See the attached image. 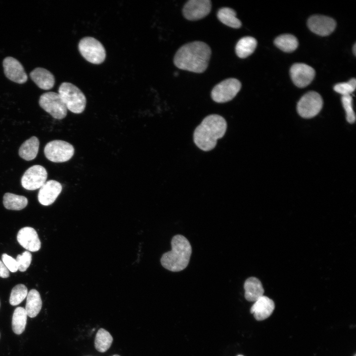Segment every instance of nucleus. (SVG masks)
<instances>
[{
	"mask_svg": "<svg viewBox=\"0 0 356 356\" xmlns=\"http://www.w3.org/2000/svg\"><path fill=\"white\" fill-rule=\"evenodd\" d=\"M211 50L206 43L194 41L181 46L174 58L178 68L194 73L204 72L208 67Z\"/></svg>",
	"mask_w": 356,
	"mask_h": 356,
	"instance_id": "f257e3e1",
	"label": "nucleus"
},
{
	"mask_svg": "<svg viewBox=\"0 0 356 356\" xmlns=\"http://www.w3.org/2000/svg\"><path fill=\"white\" fill-rule=\"evenodd\" d=\"M226 128V122L221 116L217 114L207 116L195 129L194 142L202 150H211L216 146L217 140L224 135Z\"/></svg>",
	"mask_w": 356,
	"mask_h": 356,
	"instance_id": "f03ea898",
	"label": "nucleus"
},
{
	"mask_svg": "<svg viewBox=\"0 0 356 356\" xmlns=\"http://www.w3.org/2000/svg\"><path fill=\"white\" fill-rule=\"evenodd\" d=\"M172 249L165 253L160 262L166 269L173 272L180 271L188 266L192 253V247L184 236L175 235L171 240Z\"/></svg>",
	"mask_w": 356,
	"mask_h": 356,
	"instance_id": "7ed1b4c3",
	"label": "nucleus"
},
{
	"mask_svg": "<svg viewBox=\"0 0 356 356\" xmlns=\"http://www.w3.org/2000/svg\"><path fill=\"white\" fill-rule=\"evenodd\" d=\"M67 109L71 112L80 114L86 106L87 99L82 90L74 84L69 82L62 83L58 89V93Z\"/></svg>",
	"mask_w": 356,
	"mask_h": 356,
	"instance_id": "20e7f679",
	"label": "nucleus"
},
{
	"mask_svg": "<svg viewBox=\"0 0 356 356\" xmlns=\"http://www.w3.org/2000/svg\"><path fill=\"white\" fill-rule=\"evenodd\" d=\"M78 49L82 56L88 62L99 64L106 58V50L103 44L91 37L83 38L78 44Z\"/></svg>",
	"mask_w": 356,
	"mask_h": 356,
	"instance_id": "39448f33",
	"label": "nucleus"
},
{
	"mask_svg": "<svg viewBox=\"0 0 356 356\" xmlns=\"http://www.w3.org/2000/svg\"><path fill=\"white\" fill-rule=\"evenodd\" d=\"M44 153L49 161L62 163L69 160L74 154V148L68 142L54 140L48 142L44 148Z\"/></svg>",
	"mask_w": 356,
	"mask_h": 356,
	"instance_id": "423d86ee",
	"label": "nucleus"
},
{
	"mask_svg": "<svg viewBox=\"0 0 356 356\" xmlns=\"http://www.w3.org/2000/svg\"><path fill=\"white\" fill-rule=\"evenodd\" d=\"M39 103L54 119L61 120L67 115V109L58 93L49 91L42 94Z\"/></svg>",
	"mask_w": 356,
	"mask_h": 356,
	"instance_id": "0eeeda50",
	"label": "nucleus"
},
{
	"mask_svg": "<svg viewBox=\"0 0 356 356\" xmlns=\"http://www.w3.org/2000/svg\"><path fill=\"white\" fill-rule=\"evenodd\" d=\"M323 106L321 95L313 91L304 94L298 101L297 106L298 114L303 118H311L317 115Z\"/></svg>",
	"mask_w": 356,
	"mask_h": 356,
	"instance_id": "6e6552de",
	"label": "nucleus"
},
{
	"mask_svg": "<svg viewBox=\"0 0 356 356\" xmlns=\"http://www.w3.org/2000/svg\"><path fill=\"white\" fill-rule=\"evenodd\" d=\"M241 88V84L238 80L235 78L227 79L214 87L211 91V97L216 102H226L232 100Z\"/></svg>",
	"mask_w": 356,
	"mask_h": 356,
	"instance_id": "1a4fd4ad",
	"label": "nucleus"
},
{
	"mask_svg": "<svg viewBox=\"0 0 356 356\" xmlns=\"http://www.w3.org/2000/svg\"><path fill=\"white\" fill-rule=\"evenodd\" d=\"M47 173L42 166L36 165L28 168L22 176L21 183L22 187L29 190L40 188L46 182Z\"/></svg>",
	"mask_w": 356,
	"mask_h": 356,
	"instance_id": "9d476101",
	"label": "nucleus"
},
{
	"mask_svg": "<svg viewBox=\"0 0 356 356\" xmlns=\"http://www.w3.org/2000/svg\"><path fill=\"white\" fill-rule=\"evenodd\" d=\"M210 0H190L184 5L182 12L189 20H197L207 16L211 9Z\"/></svg>",
	"mask_w": 356,
	"mask_h": 356,
	"instance_id": "9b49d317",
	"label": "nucleus"
},
{
	"mask_svg": "<svg viewBox=\"0 0 356 356\" xmlns=\"http://www.w3.org/2000/svg\"><path fill=\"white\" fill-rule=\"evenodd\" d=\"M292 81L299 88L308 86L313 80L315 72L314 69L304 63H295L290 70Z\"/></svg>",
	"mask_w": 356,
	"mask_h": 356,
	"instance_id": "f8f14e48",
	"label": "nucleus"
},
{
	"mask_svg": "<svg viewBox=\"0 0 356 356\" xmlns=\"http://www.w3.org/2000/svg\"><path fill=\"white\" fill-rule=\"evenodd\" d=\"M307 24L312 32L321 36H326L331 34L336 26V23L333 18L320 15L311 16Z\"/></svg>",
	"mask_w": 356,
	"mask_h": 356,
	"instance_id": "ddd939ff",
	"label": "nucleus"
},
{
	"mask_svg": "<svg viewBox=\"0 0 356 356\" xmlns=\"http://www.w3.org/2000/svg\"><path fill=\"white\" fill-rule=\"evenodd\" d=\"M2 65L5 76L10 81L18 84H24L27 81L23 66L16 59L6 57L3 60Z\"/></svg>",
	"mask_w": 356,
	"mask_h": 356,
	"instance_id": "4468645a",
	"label": "nucleus"
},
{
	"mask_svg": "<svg viewBox=\"0 0 356 356\" xmlns=\"http://www.w3.org/2000/svg\"><path fill=\"white\" fill-rule=\"evenodd\" d=\"M60 183L54 180L46 181L40 188L38 198L43 205L48 206L52 204L62 191Z\"/></svg>",
	"mask_w": 356,
	"mask_h": 356,
	"instance_id": "2eb2a0df",
	"label": "nucleus"
},
{
	"mask_svg": "<svg viewBox=\"0 0 356 356\" xmlns=\"http://www.w3.org/2000/svg\"><path fill=\"white\" fill-rule=\"evenodd\" d=\"M18 243L25 249L31 252H36L41 248V241L37 231L31 227H24L20 229L17 235Z\"/></svg>",
	"mask_w": 356,
	"mask_h": 356,
	"instance_id": "dca6fc26",
	"label": "nucleus"
},
{
	"mask_svg": "<svg viewBox=\"0 0 356 356\" xmlns=\"http://www.w3.org/2000/svg\"><path fill=\"white\" fill-rule=\"evenodd\" d=\"M274 308L273 301L263 295L254 302L250 309V312L256 320H263L271 314Z\"/></svg>",
	"mask_w": 356,
	"mask_h": 356,
	"instance_id": "f3484780",
	"label": "nucleus"
},
{
	"mask_svg": "<svg viewBox=\"0 0 356 356\" xmlns=\"http://www.w3.org/2000/svg\"><path fill=\"white\" fill-rule=\"evenodd\" d=\"M32 80L41 89L49 90L55 84V78L48 70L42 67H37L30 73Z\"/></svg>",
	"mask_w": 356,
	"mask_h": 356,
	"instance_id": "a211bd4d",
	"label": "nucleus"
},
{
	"mask_svg": "<svg viewBox=\"0 0 356 356\" xmlns=\"http://www.w3.org/2000/svg\"><path fill=\"white\" fill-rule=\"evenodd\" d=\"M245 299L250 302H255L264 295V289L261 281L255 277L247 278L244 284Z\"/></svg>",
	"mask_w": 356,
	"mask_h": 356,
	"instance_id": "6ab92c4d",
	"label": "nucleus"
},
{
	"mask_svg": "<svg viewBox=\"0 0 356 356\" xmlns=\"http://www.w3.org/2000/svg\"><path fill=\"white\" fill-rule=\"evenodd\" d=\"M39 140L36 136H32L25 141L19 149V155L26 161H31L35 159L38 153Z\"/></svg>",
	"mask_w": 356,
	"mask_h": 356,
	"instance_id": "aec40b11",
	"label": "nucleus"
},
{
	"mask_svg": "<svg viewBox=\"0 0 356 356\" xmlns=\"http://www.w3.org/2000/svg\"><path fill=\"white\" fill-rule=\"evenodd\" d=\"M25 307L27 315L30 317L36 316L42 307V301L39 292L35 289L31 290L27 294Z\"/></svg>",
	"mask_w": 356,
	"mask_h": 356,
	"instance_id": "412c9836",
	"label": "nucleus"
},
{
	"mask_svg": "<svg viewBox=\"0 0 356 356\" xmlns=\"http://www.w3.org/2000/svg\"><path fill=\"white\" fill-rule=\"evenodd\" d=\"M256 40L252 37H244L240 39L235 46L236 55L241 58H245L253 53L257 46Z\"/></svg>",
	"mask_w": 356,
	"mask_h": 356,
	"instance_id": "4be33fe9",
	"label": "nucleus"
},
{
	"mask_svg": "<svg viewBox=\"0 0 356 356\" xmlns=\"http://www.w3.org/2000/svg\"><path fill=\"white\" fill-rule=\"evenodd\" d=\"M3 204L7 209L20 210L27 205L28 199L24 196L7 192L3 195Z\"/></svg>",
	"mask_w": 356,
	"mask_h": 356,
	"instance_id": "5701e85b",
	"label": "nucleus"
},
{
	"mask_svg": "<svg viewBox=\"0 0 356 356\" xmlns=\"http://www.w3.org/2000/svg\"><path fill=\"white\" fill-rule=\"evenodd\" d=\"M236 12L229 7L220 8L217 13L219 20L224 25L231 28L238 29L242 25L241 21L236 17Z\"/></svg>",
	"mask_w": 356,
	"mask_h": 356,
	"instance_id": "b1692460",
	"label": "nucleus"
},
{
	"mask_svg": "<svg viewBox=\"0 0 356 356\" xmlns=\"http://www.w3.org/2000/svg\"><path fill=\"white\" fill-rule=\"evenodd\" d=\"M274 44L281 50L286 52H291L296 49L299 43L297 39L294 35L285 34L276 38Z\"/></svg>",
	"mask_w": 356,
	"mask_h": 356,
	"instance_id": "393cba45",
	"label": "nucleus"
},
{
	"mask_svg": "<svg viewBox=\"0 0 356 356\" xmlns=\"http://www.w3.org/2000/svg\"><path fill=\"white\" fill-rule=\"evenodd\" d=\"M27 314L25 309L22 307L16 308L13 313L12 328L13 332L18 335L21 334L25 329Z\"/></svg>",
	"mask_w": 356,
	"mask_h": 356,
	"instance_id": "a878e982",
	"label": "nucleus"
},
{
	"mask_svg": "<svg viewBox=\"0 0 356 356\" xmlns=\"http://www.w3.org/2000/svg\"><path fill=\"white\" fill-rule=\"evenodd\" d=\"M113 338L109 332L103 328H100L95 336V348L99 352H105L110 347Z\"/></svg>",
	"mask_w": 356,
	"mask_h": 356,
	"instance_id": "bb28decb",
	"label": "nucleus"
},
{
	"mask_svg": "<svg viewBox=\"0 0 356 356\" xmlns=\"http://www.w3.org/2000/svg\"><path fill=\"white\" fill-rule=\"evenodd\" d=\"M28 289L22 284H17L12 289L9 303L12 306H16L21 303L27 297Z\"/></svg>",
	"mask_w": 356,
	"mask_h": 356,
	"instance_id": "cd10ccee",
	"label": "nucleus"
},
{
	"mask_svg": "<svg viewBox=\"0 0 356 356\" xmlns=\"http://www.w3.org/2000/svg\"><path fill=\"white\" fill-rule=\"evenodd\" d=\"M356 87V80L355 78H352L350 81L345 83H341L335 85L334 87V90L343 95H351L353 92Z\"/></svg>",
	"mask_w": 356,
	"mask_h": 356,
	"instance_id": "c85d7f7f",
	"label": "nucleus"
},
{
	"mask_svg": "<svg viewBox=\"0 0 356 356\" xmlns=\"http://www.w3.org/2000/svg\"><path fill=\"white\" fill-rule=\"evenodd\" d=\"M342 103L346 111V119L348 122L353 124L355 122V114L353 108V98L351 95H343L342 97Z\"/></svg>",
	"mask_w": 356,
	"mask_h": 356,
	"instance_id": "c756f323",
	"label": "nucleus"
},
{
	"mask_svg": "<svg viewBox=\"0 0 356 356\" xmlns=\"http://www.w3.org/2000/svg\"><path fill=\"white\" fill-rule=\"evenodd\" d=\"M16 261L17 263L18 270L23 272L27 270L32 261V255L28 251L24 252L22 255H18Z\"/></svg>",
	"mask_w": 356,
	"mask_h": 356,
	"instance_id": "7c9ffc66",
	"label": "nucleus"
},
{
	"mask_svg": "<svg viewBox=\"0 0 356 356\" xmlns=\"http://www.w3.org/2000/svg\"><path fill=\"white\" fill-rule=\"evenodd\" d=\"M2 262L11 272H14L17 271L18 266L16 259L4 253L1 256Z\"/></svg>",
	"mask_w": 356,
	"mask_h": 356,
	"instance_id": "2f4dec72",
	"label": "nucleus"
},
{
	"mask_svg": "<svg viewBox=\"0 0 356 356\" xmlns=\"http://www.w3.org/2000/svg\"><path fill=\"white\" fill-rule=\"evenodd\" d=\"M9 276V270L3 263L0 260V277L2 278H7Z\"/></svg>",
	"mask_w": 356,
	"mask_h": 356,
	"instance_id": "473e14b6",
	"label": "nucleus"
},
{
	"mask_svg": "<svg viewBox=\"0 0 356 356\" xmlns=\"http://www.w3.org/2000/svg\"><path fill=\"white\" fill-rule=\"evenodd\" d=\"M356 45L355 44L353 46V52L355 55H356Z\"/></svg>",
	"mask_w": 356,
	"mask_h": 356,
	"instance_id": "72a5a7b5",
	"label": "nucleus"
},
{
	"mask_svg": "<svg viewBox=\"0 0 356 356\" xmlns=\"http://www.w3.org/2000/svg\"><path fill=\"white\" fill-rule=\"evenodd\" d=\"M119 356V355H113V356Z\"/></svg>",
	"mask_w": 356,
	"mask_h": 356,
	"instance_id": "f704fd0d",
	"label": "nucleus"
},
{
	"mask_svg": "<svg viewBox=\"0 0 356 356\" xmlns=\"http://www.w3.org/2000/svg\"><path fill=\"white\" fill-rule=\"evenodd\" d=\"M237 356H244L240 355H238Z\"/></svg>",
	"mask_w": 356,
	"mask_h": 356,
	"instance_id": "c9c22d12",
	"label": "nucleus"
},
{
	"mask_svg": "<svg viewBox=\"0 0 356 356\" xmlns=\"http://www.w3.org/2000/svg\"><path fill=\"white\" fill-rule=\"evenodd\" d=\"M354 356H356V355H355Z\"/></svg>",
	"mask_w": 356,
	"mask_h": 356,
	"instance_id": "e433bc0d",
	"label": "nucleus"
}]
</instances>
